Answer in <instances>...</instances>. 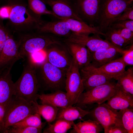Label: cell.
<instances>
[{
    "instance_id": "obj_1",
    "label": "cell",
    "mask_w": 133,
    "mask_h": 133,
    "mask_svg": "<svg viewBox=\"0 0 133 133\" xmlns=\"http://www.w3.org/2000/svg\"><path fill=\"white\" fill-rule=\"evenodd\" d=\"M35 65L39 91L53 92L65 90L66 70L60 68L49 62L46 59Z\"/></svg>"
},
{
    "instance_id": "obj_2",
    "label": "cell",
    "mask_w": 133,
    "mask_h": 133,
    "mask_svg": "<svg viewBox=\"0 0 133 133\" xmlns=\"http://www.w3.org/2000/svg\"><path fill=\"white\" fill-rule=\"evenodd\" d=\"M10 5L11 10L8 25L12 31L21 34L36 31L42 21L40 17L33 14L24 4L16 3Z\"/></svg>"
},
{
    "instance_id": "obj_3",
    "label": "cell",
    "mask_w": 133,
    "mask_h": 133,
    "mask_svg": "<svg viewBox=\"0 0 133 133\" xmlns=\"http://www.w3.org/2000/svg\"><path fill=\"white\" fill-rule=\"evenodd\" d=\"M21 75L14 84V95L30 103L37 101L39 91L35 65L26 58Z\"/></svg>"
},
{
    "instance_id": "obj_4",
    "label": "cell",
    "mask_w": 133,
    "mask_h": 133,
    "mask_svg": "<svg viewBox=\"0 0 133 133\" xmlns=\"http://www.w3.org/2000/svg\"><path fill=\"white\" fill-rule=\"evenodd\" d=\"M49 34L37 32L21 34L17 40L20 59H24L30 54L44 50L52 44L61 43L59 39Z\"/></svg>"
},
{
    "instance_id": "obj_5",
    "label": "cell",
    "mask_w": 133,
    "mask_h": 133,
    "mask_svg": "<svg viewBox=\"0 0 133 133\" xmlns=\"http://www.w3.org/2000/svg\"><path fill=\"white\" fill-rule=\"evenodd\" d=\"M133 0H101L99 12L98 26L104 33L110 28Z\"/></svg>"
},
{
    "instance_id": "obj_6",
    "label": "cell",
    "mask_w": 133,
    "mask_h": 133,
    "mask_svg": "<svg viewBox=\"0 0 133 133\" xmlns=\"http://www.w3.org/2000/svg\"><path fill=\"white\" fill-rule=\"evenodd\" d=\"M35 113L33 102H28L14 95L5 109L3 133L15 124Z\"/></svg>"
},
{
    "instance_id": "obj_7",
    "label": "cell",
    "mask_w": 133,
    "mask_h": 133,
    "mask_svg": "<svg viewBox=\"0 0 133 133\" xmlns=\"http://www.w3.org/2000/svg\"><path fill=\"white\" fill-rule=\"evenodd\" d=\"M116 83L111 81L82 92L76 104L81 107L95 103L99 105L108 100L114 94Z\"/></svg>"
},
{
    "instance_id": "obj_8",
    "label": "cell",
    "mask_w": 133,
    "mask_h": 133,
    "mask_svg": "<svg viewBox=\"0 0 133 133\" xmlns=\"http://www.w3.org/2000/svg\"><path fill=\"white\" fill-rule=\"evenodd\" d=\"M65 89L69 105L72 106L76 104L80 95L84 90L79 69L73 58L66 70Z\"/></svg>"
},
{
    "instance_id": "obj_9",
    "label": "cell",
    "mask_w": 133,
    "mask_h": 133,
    "mask_svg": "<svg viewBox=\"0 0 133 133\" xmlns=\"http://www.w3.org/2000/svg\"><path fill=\"white\" fill-rule=\"evenodd\" d=\"M89 112V114L91 115L93 120L102 126L104 132L112 126L123 125L119 112L111 108L106 103L104 102L98 105Z\"/></svg>"
},
{
    "instance_id": "obj_10",
    "label": "cell",
    "mask_w": 133,
    "mask_h": 133,
    "mask_svg": "<svg viewBox=\"0 0 133 133\" xmlns=\"http://www.w3.org/2000/svg\"><path fill=\"white\" fill-rule=\"evenodd\" d=\"M61 43L55 44L44 49L47 61L60 68L67 70L69 67L72 58L66 46Z\"/></svg>"
},
{
    "instance_id": "obj_11",
    "label": "cell",
    "mask_w": 133,
    "mask_h": 133,
    "mask_svg": "<svg viewBox=\"0 0 133 133\" xmlns=\"http://www.w3.org/2000/svg\"><path fill=\"white\" fill-rule=\"evenodd\" d=\"M101 0H76L73 2L76 12L84 22L92 26L97 23Z\"/></svg>"
},
{
    "instance_id": "obj_12",
    "label": "cell",
    "mask_w": 133,
    "mask_h": 133,
    "mask_svg": "<svg viewBox=\"0 0 133 133\" xmlns=\"http://www.w3.org/2000/svg\"><path fill=\"white\" fill-rule=\"evenodd\" d=\"M94 35L90 36L88 34L71 33L64 41L83 45L91 53L101 48L115 47L108 40L102 39L100 35Z\"/></svg>"
},
{
    "instance_id": "obj_13",
    "label": "cell",
    "mask_w": 133,
    "mask_h": 133,
    "mask_svg": "<svg viewBox=\"0 0 133 133\" xmlns=\"http://www.w3.org/2000/svg\"><path fill=\"white\" fill-rule=\"evenodd\" d=\"M18 43L10 32L0 52V72L12 69L14 64L20 59L18 55Z\"/></svg>"
},
{
    "instance_id": "obj_14",
    "label": "cell",
    "mask_w": 133,
    "mask_h": 133,
    "mask_svg": "<svg viewBox=\"0 0 133 133\" xmlns=\"http://www.w3.org/2000/svg\"><path fill=\"white\" fill-rule=\"evenodd\" d=\"M79 71L85 91L109 82L112 79L98 70L90 64L80 69Z\"/></svg>"
},
{
    "instance_id": "obj_15",
    "label": "cell",
    "mask_w": 133,
    "mask_h": 133,
    "mask_svg": "<svg viewBox=\"0 0 133 133\" xmlns=\"http://www.w3.org/2000/svg\"><path fill=\"white\" fill-rule=\"evenodd\" d=\"M42 0L51 7L52 11L59 19L69 18L83 21L77 13L73 2L71 0Z\"/></svg>"
},
{
    "instance_id": "obj_16",
    "label": "cell",
    "mask_w": 133,
    "mask_h": 133,
    "mask_svg": "<svg viewBox=\"0 0 133 133\" xmlns=\"http://www.w3.org/2000/svg\"><path fill=\"white\" fill-rule=\"evenodd\" d=\"M58 19L50 21H42L37 27L36 32L67 37L71 33L68 23L63 19Z\"/></svg>"
},
{
    "instance_id": "obj_17",
    "label": "cell",
    "mask_w": 133,
    "mask_h": 133,
    "mask_svg": "<svg viewBox=\"0 0 133 133\" xmlns=\"http://www.w3.org/2000/svg\"><path fill=\"white\" fill-rule=\"evenodd\" d=\"M106 103L117 111L126 108L133 109V95L116 83L114 93Z\"/></svg>"
},
{
    "instance_id": "obj_18",
    "label": "cell",
    "mask_w": 133,
    "mask_h": 133,
    "mask_svg": "<svg viewBox=\"0 0 133 133\" xmlns=\"http://www.w3.org/2000/svg\"><path fill=\"white\" fill-rule=\"evenodd\" d=\"M125 50L115 47L99 49L92 53L90 64L96 68H98L118 58L122 55Z\"/></svg>"
},
{
    "instance_id": "obj_19",
    "label": "cell",
    "mask_w": 133,
    "mask_h": 133,
    "mask_svg": "<svg viewBox=\"0 0 133 133\" xmlns=\"http://www.w3.org/2000/svg\"><path fill=\"white\" fill-rule=\"evenodd\" d=\"M11 69H7L0 72V105L4 109L14 94Z\"/></svg>"
},
{
    "instance_id": "obj_20",
    "label": "cell",
    "mask_w": 133,
    "mask_h": 133,
    "mask_svg": "<svg viewBox=\"0 0 133 133\" xmlns=\"http://www.w3.org/2000/svg\"><path fill=\"white\" fill-rule=\"evenodd\" d=\"M65 42L69 53L79 69L90 64L92 53L86 47L79 44Z\"/></svg>"
},
{
    "instance_id": "obj_21",
    "label": "cell",
    "mask_w": 133,
    "mask_h": 133,
    "mask_svg": "<svg viewBox=\"0 0 133 133\" xmlns=\"http://www.w3.org/2000/svg\"><path fill=\"white\" fill-rule=\"evenodd\" d=\"M38 99L42 104L50 105L59 108H65L70 105L66 92L58 90L48 94H38Z\"/></svg>"
},
{
    "instance_id": "obj_22",
    "label": "cell",
    "mask_w": 133,
    "mask_h": 133,
    "mask_svg": "<svg viewBox=\"0 0 133 133\" xmlns=\"http://www.w3.org/2000/svg\"><path fill=\"white\" fill-rule=\"evenodd\" d=\"M63 19L69 23L71 33L89 35L97 34L104 36L105 33L101 31L98 26H90L84 21L69 18Z\"/></svg>"
},
{
    "instance_id": "obj_23",
    "label": "cell",
    "mask_w": 133,
    "mask_h": 133,
    "mask_svg": "<svg viewBox=\"0 0 133 133\" xmlns=\"http://www.w3.org/2000/svg\"><path fill=\"white\" fill-rule=\"evenodd\" d=\"M126 66L121 56L100 67L95 68L106 76L114 79L125 71Z\"/></svg>"
},
{
    "instance_id": "obj_24",
    "label": "cell",
    "mask_w": 133,
    "mask_h": 133,
    "mask_svg": "<svg viewBox=\"0 0 133 133\" xmlns=\"http://www.w3.org/2000/svg\"><path fill=\"white\" fill-rule=\"evenodd\" d=\"M89 111L83 110L80 107L69 105L66 107L60 108L57 113L55 119H63L73 121L82 118L88 115Z\"/></svg>"
},
{
    "instance_id": "obj_25",
    "label": "cell",
    "mask_w": 133,
    "mask_h": 133,
    "mask_svg": "<svg viewBox=\"0 0 133 133\" xmlns=\"http://www.w3.org/2000/svg\"><path fill=\"white\" fill-rule=\"evenodd\" d=\"M70 133H99L103 131L102 126L96 121L90 119L75 124Z\"/></svg>"
},
{
    "instance_id": "obj_26",
    "label": "cell",
    "mask_w": 133,
    "mask_h": 133,
    "mask_svg": "<svg viewBox=\"0 0 133 133\" xmlns=\"http://www.w3.org/2000/svg\"><path fill=\"white\" fill-rule=\"evenodd\" d=\"M33 103L35 113L40 114L48 123H50L55 119L60 108L47 104H39L37 101Z\"/></svg>"
},
{
    "instance_id": "obj_27",
    "label": "cell",
    "mask_w": 133,
    "mask_h": 133,
    "mask_svg": "<svg viewBox=\"0 0 133 133\" xmlns=\"http://www.w3.org/2000/svg\"><path fill=\"white\" fill-rule=\"evenodd\" d=\"M116 83L125 91L133 95V67H131L116 78Z\"/></svg>"
},
{
    "instance_id": "obj_28",
    "label": "cell",
    "mask_w": 133,
    "mask_h": 133,
    "mask_svg": "<svg viewBox=\"0 0 133 133\" xmlns=\"http://www.w3.org/2000/svg\"><path fill=\"white\" fill-rule=\"evenodd\" d=\"M28 6L34 15L40 17L43 15H48L52 16L58 19L59 18L51 10L47 7L46 4L42 0H27Z\"/></svg>"
},
{
    "instance_id": "obj_29",
    "label": "cell",
    "mask_w": 133,
    "mask_h": 133,
    "mask_svg": "<svg viewBox=\"0 0 133 133\" xmlns=\"http://www.w3.org/2000/svg\"><path fill=\"white\" fill-rule=\"evenodd\" d=\"M52 124L48 123V125L43 131L44 133H66L72 127L73 121L63 119H57Z\"/></svg>"
},
{
    "instance_id": "obj_30",
    "label": "cell",
    "mask_w": 133,
    "mask_h": 133,
    "mask_svg": "<svg viewBox=\"0 0 133 133\" xmlns=\"http://www.w3.org/2000/svg\"><path fill=\"white\" fill-rule=\"evenodd\" d=\"M105 33V39L114 46L120 49L124 48L129 45L115 28L110 27Z\"/></svg>"
},
{
    "instance_id": "obj_31",
    "label": "cell",
    "mask_w": 133,
    "mask_h": 133,
    "mask_svg": "<svg viewBox=\"0 0 133 133\" xmlns=\"http://www.w3.org/2000/svg\"><path fill=\"white\" fill-rule=\"evenodd\" d=\"M41 116L40 114L37 113L31 114L15 124L11 127L19 128L25 127H39L44 126V124L42 122Z\"/></svg>"
},
{
    "instance_id": "obj_32",
    "label": "cell",
    "mask_w": 133,
    "mask_h": 133,
    "mask_svg": "<svg viewBox=\"0 0 133 133\" xmlns=\"http://www.w3.org/2000/svg\"><path fill=\"white\" fill-rule=\"evenodd\" d=\"M122 125L127 133H133V109L126 108L119 110Z\"/></svg>"
},
{
    "instance_id": "obj_33",
    "label": "cell",
    "mask_w": 133,
    "mask_h": 133,
    "mask_svg": "<svg viewBox=\"0 0 133 133\" xmlns=\"http://www.w3.org/2000/svg\"><path fill=\"white\" fill-rule=\"evenodd\" d=\"M43 127H25L19 128L11 127L5 133H42Z\"/></svg>"
},
{
    "instance_id": "obj_34",
    "label": "cell",
    "mask_w": 133,
    "mask_h": 133,
    "mask_svg": "<svg viewBox=\"0 0 133 133\" xmlns=\"http://www.w3.org/2000/svg\"><path fill=\"white\" fill-rule=\"evenodd\" d=\"M122 56L126 66L133 65V44L130 45L128 49L125 50Z\"/></svg>"
},
{
    "instance_id": "obj_35",
    "label": "cell",
    "mask_w": 133,
    "mask_h": 133,
    "mask_svg": "<svg viewBox=\"0 0 133 133\" xmlns=\"http://www.w3.org/2000/svg\"><path fill=\"white\" fill-rule=\"evenodd\" d=\"M115 29L117 30L129 45H130L133 44V31L126 28Z\"/></svg>"
},
{
    "instance_id": "obj_36",
    "label": "cell",
    "mask_w": 133,
    "mask_h": 133,
    "mask_svg": "<svg viewBox=\"0 0 133 133\" xmlns=\"http://www.w3.org/2000/svg\"><path fill=\"white\" fill-rule=\"evenodd\" d=\"M111 27L116 29L126 28L133 32V20H121L113 23Z\"/></svg>"
},
{
    "instance_id": "obj_37",
    "label": "cell",
    "mask_w": 133,
    "mask_h": 133,
    "mask_svg": "<svg viewBox=\"0 0 133 133\" xmlns=\"http://www.w3.org/2000/svg\"><path fill=\"white\" fill-rule=\"evenodd\" d=\"M10 32L0 21V52L7 39Z\"/></svg>"
},
{
    "instance_id": "obj_38",
    "label": "cell",
    "mask_w": 133,
    "mask_h": 133,
    "mask_svg": "<svg viewBox=\"0 0 133 133\" xmlns=\"http://www.w3.org/2000/svg\"><path fill=\"white\" fill-rule=\"evenodd\" d=\"M129 20H133V6L127 9L118 18L116 22Z\"/></svg>"
},
{
    "instance_id": "obj_39",
    "label": "cell",
    "mask_w": 133,
    "mask_h": 133,
    "mask_svg": "<svg viewBox=\"0 0 133 133\" xmlns=\"http://www.w3.org/2000/svg\"><path fill=\"white\" fill-rule=\"evenodd\" d=\"M105 133H127L123 125H115L108 127Z\"/></svg>"
},
{
    "instance_id": "obj_40",
    "label": "cell",
    "mask_w": 133,
    "mask_h": 133,
    "mask_svg": "<svg viewBox=\"0 0 133 133\" xmlns=\"http://www.w3.org/2000/svg\"><path fill=\"white\" fill-rule=\"evenodd\" d=\"M11 10L10 5L0 8V18L8 19L10 16Z\"/></svg>"
},
{
    "instance_id": "obj_41",
    "label": "cell",
    "mask_w": 133,
    "mask_h": 133,
    "mask_svg": "<svg viewBox=\"0 0 133 133\" xmlns=\"http://www.w3.org/2000/svg\"><path fill=\"white\" fill-rule=\"evenodd\" d=\"M5 109L0 105V133H3L4 127V118Z\"/></svg>"
}]
</instances>
